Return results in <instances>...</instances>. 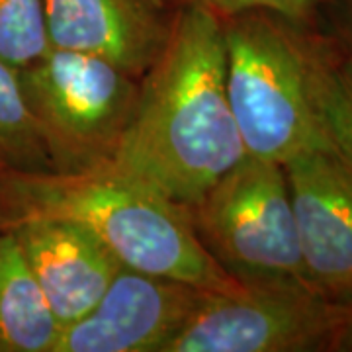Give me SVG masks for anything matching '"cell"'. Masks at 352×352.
<instances>
[{
	"label": "cell",
	"mask_w": 352,
	"mask_h": 352,
	"mask_svg": "<svg viewBox=\"0 0 352 352\" xmlns=\"http://www.w3.org/2000/svg\"><path fill=\"white\" fill-rule=\"evenodd\" d=\"M0 168L53 170L38 124L28 108L18 71L0 59Z\"/></svg>",
	"instance_id": "obj_13"
},
{
	"label": "cell",
	"mask_w": 352,
	"mask_h": 352,
	"mask_svg": "<svg viewBox=\"0 0 352 352\" xmlns=\"http://www.w3.org/2000/svg\"><path fill=\"white\" fill-rule=\"evenodd\" d=\"M342 319L300 282H251L210 289L164 352H329Z\"/></svg>",
	"instance_id": "obj_6"
},
{
	"label": "cell",
	"mask_w": 352,
	"mask_h": 352,
	"mask_svg": "<svg viewBox=\"0 0 352 352\" xmlns=\"http://www.w3.org/2000/svg\"><path fill=\"white\" fill-rule=\"evenodd\" d=\"M43 0H0V59L22 71L50 51Z\"/></svg>",
	"instance_id": "obj_14"
},
{
	"label": "cell",
	"mask_w": 352,
	"mask_h": 352,
	"mask_svg": "<svg viewBox=\"0 0 352 352\" xmlns=\"http://www.w3.org/2000/svg\"><path fill=\"white\" fill-rule=\"evenodd\" d=\"M63 327L12 231H0V352H55Z\"/></svg>",
	"instance_id": "obj_11"
},
{
	"label": "cell",
	"mask_w": 352,
	"mask_h": 352,
	"mask_svg": "<svg viewBox=\"0 0 352 352\" xmlns=\"http://www.w3.org/2000/svg\"><path fill=\"white\" fill-rule=\"evenodd\" d=\"M55 173L112 164L139 96V78L110 61L53 50L18 71Z\"/></svg>",
	"instance_id": "obj_5"
},
{
	"label": "cell",
	"mask_w": 352,
	"mask_h": 352,
	"mask_svg": "<svg viewBox=\"0 0 352 352\" xmlns=\"http://www.w3.org/2000/svg\"><path fill=\"white\" fill-rule=\"evenodd\" d=\"M219 20L227 98L247 157L284 166L303 153L327 151L311 102L303 25L266 10Z\"/></svg>",
	"instance_id": "obj_3"
},
{
	"label": "cell",
	"mask_w": 352,
	"mask_h": 352,
	"mask_svg": "<svg viewBox=\"0 0 352 352\" xmlns=\"http://www.w3.org/2000/svg\"><path fill=\"white\" fill-rule=\"evenodd\" d=\"M303 50L325 147L352 173V53L319 25H303Z\"/></svg>",
	"instance_id": "obj_12"
},
{
	"label": "cell",
	"mask_w": 352,
	"mask_h": 352,
	"mask_svg": "<svg viewBox=\"0 0 352 352\" xmlns=\"http://www.w3.org/2000/svg\"><path fill=\"white\" fill-rule=\"evenodd\" d=\"M208 292L122 266L98 303L61 331L55 352H164Z\"/></svg>",
	"instance_id": "obj_7"
},
{
	"label": "cell",
	"mask_w": 352,
	"mask_h": 352,
	"mask_svg": "<svg viewBox=\"0 0 352 352\" xmlns=\"http://www.w3.org/2000/svg\"><path fill=\"white\" fill-rule=\"evenodd\" d=\"M8 231L63 329L98 303L124 266L94 233L73 219L32 217Z\"/></svg>",
	"instance_id": "obj_10"
},
{
	"label": "cell",
	"mask_w": 352,
	"mask_h": 352,
	"mask_svg": "<svg viewBox=\"0 0 352 352\" xmlns=\"http://www.w3.org/2000/svg\"><path fill=\"white\" fill-rule=\"evenodd\" d=\"M175 6H201L217 18L247 10H266L298 25H319V0H170Z\"/></svg>",
	"instance_id": "obj_15"
},
{
	"label": "cell",
	"mask_w": 352,
	"mask_h": 352,
	"mask_svg": "<svg viewBox=\"0 0 352 352\" xmlns=\"http://www.w3.org/2000/svg\"><path fill=\"white\" fill-rule=\"evenodd\" d=\"M309 288L331 302L352 300V173L329 151L284 164Z\"/></svg>",
	"instance_id": "obj_8"
},
{
	"label": "cell",
	"mask_w": 352,
	"mask_h": 352,
	"mask_svg": "<svg viewBox=\"0 0 352 352\" xmlns=\"http://www.w3.org/2000/svg\"><path fill=\"white\" fill-rule=\"evenodd\" d=\"M32 217L73 219L141 272L215 292L241 284L201 249L184 206L113 164L85 173L0 168V231Z\"/></svg>",
	"instance_id": "obj_2"
},
{
	"label": "cell",
	"mask_w": 352,
	"mask_h": 352,
	"mask_svg": "<svg viewBox=\"0 0 352 352\" xmlns=\"http://www.w3.org/2000/svg\"><path fill=\"white\" fill-rule=\"evenodd\" d=\"M184 208L201 249L227 276L309 286L282 164L245 157Z\"/></svg>",
	"instance_id": "obj_4"
},
{
	"label": "cell",
	"mask_w": 352,
	"mask_h": 352,
	"mask_svg": "<svg viewBox=\"0 0 352 352\" xmlns=\"http://www.w3.org/2000/svg\"><path fill=\"white\" fill-rule=\"evenodd\" d=\"M329 352H352V300L342 302V319L333 335Z\"/></svg>",
	"instance_id": "obj_17"
},
{
	"label": "cell",
	"mask_w": 352,
	"mask_h": 352,
	"mask_svg": "<svg viewBox=\"0 0 352 352\" xmlns=\"http://www.w3.org/2000/svg\"><path fill=\"white\" fill-rule=\"evenodd\" d=\"M247 157L229 106L221 20L176 6L159 57L139 78L112 164L188 206Z\"/></svg>",
	"instance_id": "obj_1"
},
{
	"label": "cell",
	"mask_w": 352,
	"mask_h": 352,
	"mask_svg": "<svg viewBox=\"0 0 352 352\" xmlns=\"http://www.w3.org/2000/svg\"><path fill=\"white\" fill-rule=\"evenodd\" d=\"M175 8L170 0H43L53 50L102 57L135 78L164 47Z\"/></svg>",
	"instance_id": "obj_9"
},
{
	"label": "cell",
	"mask_w": 352,
	"mask_h": 352,
	"mask_svg": "<svg viewBox=\"0 0 352 352\" xmlns=\"http://www.w3.org/2000/svg\"><path fill=\"white\" fill-rule=\"evenodd\" d=\"M321 22H325L323 30L352 53V0H319Z\"/></svg>",
	"instance_id": "obj_16"
}]
</instances>
